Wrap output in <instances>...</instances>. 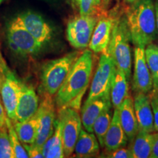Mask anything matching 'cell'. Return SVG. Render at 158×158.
Here are the masks:
<instances>
[{"label":"cell","mask_w":158,"mask_h":158,"mask_svg":"<svg viewBox=\"0 0 158 158\" xmlns=\"http://www.w3.org/2000/svg\"><path fill=\"white\" fill-rule=\"evenodd\" d=\"M0 158H13L7 126L0 127Z\"/></svg>","instance_id":"83f0119b"},{"label":"cell","mask_w":158,"mask_h":158,"mask_svg":"<svg viewBox=\"0 0 158 158\" xmlns=\"http://www.w3.org/2000/svg\"><path fill=\"white\" fill-rule=\"evenodd\" d=\"M116 65L107 50L101 53L95 73L92 78L89 93L85 102L97 98L110 97V90L113 81Z\"/></svg>","instance_id":"52a82bcc"},{"label":"cell","mask_w":158,"mask_h":158,"mask_svg":"<svg viewBox=\"0 0 158 158\" xmlns=\"http://www.w3.org/2000/svg\"><path fill=\"white\" fill-rule=\"evenodd\" d=\"M128 141L127 135L120 123L118 108H114L109 128L105 136L103 148L106 152L113 151L118 148L126 147Z\"/></svg>","instance_id":"e0dca14e"},{"label":"cell","mask_w":158,"mask_h":158,"mask_svg":"<svg viewBox=\"0 0 158 158\" xmlns=\"http://www.w3.org/2000/svg\"><path fill=\"white\" fill-rule=\"evenodd\" d=\"M81 54L80 51H74L60 58L49 61L43 65L40 73L43 92L51 96L57 93Z\"/></svg>","instance_id":"277c9868"},{"label":"cell","mask_w":158,"mask_h":158,"mask_svg":"<svg viewBox=\"0 0 158 158\" xmlns=\"http://www.w3.org/2000/svg\"><path fill=\"white\" fill-rule=\"evenodd\" d=\"M28 157L30 158H44L42 148L37 147L36 144H23Z\"/></svg>","instance_id":"4dcf8cb0"},{"label":"cell","mask_w":158,"mask_h":158,"mask_svg":"<svg viewBox=\"0 0 158 158\" xmlns=\"http://www.w3.org/2000/svg\"><path fill=\"white\" fill-rule=\"evenodd\" d=\"M18 137L23 144L35 143L38 133L39 121L37 113L34 116L23 122H13Z\"/></svg>","instance_id":"603a6c76"},{"label":"cell","mask_w":158,"mask_h":158,"mask_svg":"<svg viewBox=\"0 0 158 158\" xmlns=\"http://www.w3.org/2000/svg\"><path fill=\"white\" fill-rule=\"evenodd\" d=\"M102 1H103L104 2H107L109 1V0H102Z\"/></svg>","instance_id":"f35d334b"},{"label":"cell","mask_w":158,"mask_h":158,"mask_svg":"<svg viewBox=\"0 0 158 158\" xmlns=\"http://www.w3.org/2000/svg\"><path fill=\"white\" fill-rule=\"evenodd\" d=\"M6 126H7L10 141L12 149H13V158H28L29 157L27 151L18 137L16 132L13 127V122L7 116L6 118Z\"/></svg>","instance_id":"4316f807"},{"label":"cell","mask_w":158,"mask_h":158,"mask_svg":"<svg viewBox=\"0 0 158 158\" xmlns=\"http://www.w3.org/2000/svg\"><path fill=\"white\" fill-rule=\"evenodd\" d=\"M58 118L62 125L64 157H70L73 155L75 145L82 129L81 118L78 109L70 106L59 108Z\"/></svg>","instance_id":"ba28073f"},{"label":"cell","mask_w":158,"mask_h":158,"mask_svg":"<svg viewBox=\"0 0 158 158\" xmlns=\"http://www.w3.org/2000/svg\"><path fill=\"white\" fill-rule=\"evenodd\" d=\"M150 158H158V132H155V137L152 147Z\"/></svg>","instance_id":"d6a6232c"},{"label":"cell","mask_w":158,"mask_h":158,"mask_svg":"<svg viewBox=\"0 0 158 158\" xmlns=\"http://www.w3.org/2000/svg\"><path fill=\"white\" fill-rule=\"evenodd\" d=\"M133 106L137 118L138 129L148 133H154V117L149 94L136 92Z\"/></svg>","instance_id":"9a60e30c"},{"label":"cell","mask_w":158,"mask_h":158,"mask_svg":"<svg viewBox=\"0 0 158 158\" xmlns=\"http://www.w3.org/2000/svg\"><path fill=\"white\" fill-rule=\"evenodd\" d=\"M155 137V132L148 133L138 130L137 134L129 146L133 158H147L151 154L152 147Z\"/></svg>","instance_id":"44dd1931"},{"label":"cell","mask_w":158,"mask_h":158,"mask_svg":"<svg viewBox=\"0 0 158 158\" xmlns=\"http://www.w3.org/2000/svg\"><path fill=\"white\" fill-rule=\"evenodd\" d=\"M38 117V133L35 144L42 148L45 142L54 133L55 126V106L52 96L43 92V97L40 102L37 111Z\"/></svg>","instance_id":"9c48e42d"},{"label":"cell","mask_w":158,"mask_h":158,"mask_svg":"<svg viewBox=\"0 0 158 158\" xmlns=\"http://www.w3.org/2000/svg\"><path fill=\"white\" fill-rule=\"evenodd\" d=\"M118 12V8L116 7L109 13L106 11L99 19L89 44L91 51L100 54L107 50Z\"/></svg>","instance_id":"8fae6325"},{"label":"cell","mask_w":158,"mask_h":158,"mask_svg":"<svg viewBox=\"0 0 158 158\" xmlns=\"http://www.w3.org/2000/svg\"><path fill=\"white\" fill-rule=\"evenodd\" d=\"M92 70V52L86 50L76 59L62 86L55 94V103L58 109L64 106L78 109L81 96L89 84Z\"/></svg>","instance_id":"6da1fadb"},{"label":"cell","mask_w":158,"mask_h":158,"mask_svg":"<svg viewBox=\"0 0 158 158\" xmlns=\"http://www.w3.org/2000/svg\"><path fill=\"white\" fill-rule=\"evenodd\" d=\"M0 76V98L7 117L13 122L22 82L12 71Z\"/></svg>","instance_id":"30bf717a"},{"label":"cell","mask_w":158,"mask_h":158,"mask_svg":"<svg viewBox=\"0 0 158 158\" xmlns=\"http://www.w3.org/2000/svg\"><path fill=\"white\" fill-rule=\"evenodd\" d=\"M23 27L40 44L48 43L52 37V29L45 20L38 13L28 10L17 15Z\"/></svg>","instance_id":"4fadbf2b"},{"label":"cell","mask_w":158,"mask_h":158,"mask_svg":"<svg viewBox=\"0 0 158 158\" xmlns=\"http://www.w3.org/2000/svg\"><path fill=\"white\" fill-rule=\"evenodd\" d=\"M145 57L152 78L153 89L158 88V45L150 43L145 47Z\"/></svg>","instance_id":"484cf974"},{"label":"cell","mask_w":158,"mask_h":158,"mask_svg":"<svg viewBox=\"0 0 158 158\" xmlns=\"http://www.w3.org/2000/svg\"><path fill=\"white\" fill-rule=\"evenodd\" d=\"M131 41L135 46L145 48L157 37L155 2L137 0L124 9Z\"/></svg>","instance_id":"7a4b0ae2"},{"label":"cell","mask_w":158,"mask_h":158,"mask_svg":"<svg viewBox=\"0 0 158 158\" xmlns=\"http://www.w3.org/2000/svg\"><path fill=\"white\" fill-rule=\"evenodd\" d=\"M136 1H137V0H125L126 2L130 3V4H132V3L135 2H136Z\"/></svg>","instance_id":"8d00e7d4"},{"label":"cell","mask_w":158,"mask_h":158,"mask_svg":"<svg viewBox=\"0 0 158 158\" xmlns=\"http://www.w3.org/2000/svg\"><path fill=\"white\" fill-rule=\"evenodd\" d=\"M5 1V0H0V5H1Z\"/></svg>","instance_id":"74e56055"},{"label":"cell","mask_w":158,"mask_h":158,"mask_svg":"<svg viewBox=\"0 0 158 158\" xmlns=\"http://www.w3.org/2000/svg\"><path fill=\"white\" fill-rule=\"evenodd\" d=\"M120 123L129 141L135 138L138 131L137 118L133 106V99L128 95L118 108Z\"/></svg>","instance_id":"ac0fdd59"},{"label":"cell","mask_w":158,"mask_h":158,"mask_svg":"<svg viewBox=\"0 0 158 158\" xmlns=\"http://www.w3.org/2000/svg\"><path fill=\"white\" fill-rule=\"evenodd\" d=\"M131 37L125 14L118 11L112 29L107 52L116 67L123 71L130 81L132 70V54L130 43Z\"/></svg>","instance_id":"3957f363"},{"label":"cell","mask_w":158,"mask_h":158,"mask_svg":"<svg viewBox=\"0 0 158 158\" xmlns=\"http://www.w3.org/2000/svg\"><path fill=\"white\" fill-rule=\"evenodd\" d=\"M112 107L110 97L97 98L85 102L81 110L82 125L86 131L93 133V124L99 116L106 109Z\"/></svg>","instance_id":"2e32d148"},{"label":"cell","mask_w":158,"mask_h":158,"mask_svg":"<svg viewBox=\"0 0 158 158\" xmlns=\"http://www.w3.org/2000/svg\"><path fill=\"white\" fill-rule=\"evenodd\" d=\"M105 13L94 15L76 13V15L70 18L67 24L66 34L68 42L73 48L76 49L87 48L97 23Z\"/></svg>","instance_id":"5b68a950"},{"label":"cell","mask_w":158,"mask_h":158,"mask_svg":"<svg viewBox=\"0 0 158 158\" xmlns=\"http://www.w3.org/2000/svg\"><path fill=\"white\" fill-rule=\"evenodd\" d=\"M40 1L45 2L50 4V5H56V4L59 3L61 0H40Z\"/></svg>","instance_id":"d590c367"},{"label":"cell","mask_w":158,"mask_h":158,"mask_svg":"<svg viewBox=\"0 0 158 158\" xmlns=\"http://www.w3.org/2000/svg\"><path fill=\"white\" fill-rule=\"evenodd\" d=\"M7 38L11 51L23 56L37 54L43 46L23 27L17 16L7 24Z\"/></svg>","instance_id":"8992f818"},{"label":"cell","mask_w":158,"mask_h":158,"mask_svg":"<svg viewBox=\"0 0 158 158\" xmlns=\"http://www.w3.org/2000/svg\"><path fill=\"white\" fill-rule=\"evenodd\" d=\"M39 104L38 96L34 88L22 83L15 110V122H23L34 116L38 110Z\"/></svg>","instance_id":"5bb4252c"},{"label":"cell","mask_w":158,"mask_h":158,"mask_svg":"<svg viewBox=\"0 0 158 158\" xmlns=\"http://www.w3.org/2000/svg\"><path fill=\"white\" fill-rule=\"evenodd\" d=\"M100 147L93 133L81 129L74 147L75 157L88 158L96 157L100 153Z\"/></svg>","instance_id":"d6986e66"},{"label":"cell","mask_w":158,"mask_h":158,"mask_svg":"<svg viewBox=\"0 0 158 158\" xmlns=\"http://www.w3.org/2000/svg\"><path fill=\"white\" fill-rule=\"evenodd\" d=\"M5 110L2 102L1 98H0V127H4L6 126V118H7Z\"/></svg>","instance_id":"836d02e7"},{"label":"cell","mask_w":158,"mask_h":158,"mask_svg":"<svg viewBox=\"0 0 158 158\" xmlns=\"http://www.w3.org/2000/svg\"><path fill=\"white\" fill-rule=\"evenodd\" d=\"M155 21H156V32L158 37V0L155 2Z\"/></svg>","instance_id":"e575fe53"},{"label":"cell","mask_w":158,"mask_h":158,"mask_svg":"<svg viewBox=\"0 0 158 158\" xmlns=\"http://www.w3.org/2000/svg\"><path fill=\"white\" fill-rule=\"evenodd\" d=\"M149 96L153 112L155 131L158 132V92L153 89L149 93Z\"/></svg>","instance_id":"f1b7e54d"},{"label":"cell","mask_w":158,"mask_h":158,"mask_svg":"<svg viewBox=\"0 0 158 158\" xmlns=\"http://www.w3.org/2000/svg\"><path fill=\"white\" fill-rule=\"evenodd\" d=\"M69 2L76 13L81 15L102 14L106 12L101 0H69Z\"/></svg>","instance_id":"cb8c5ba5"},{"label":"cell","mask_w":158,"mask_h":158,"mask_svg":"<svg viewBox=\"0 0 158 158\" xmlns=\"http://www.w3.org/2000/svg\"><path fill=\"white\" fill-rule=\"evenodd\" d=\"M42 151L45 158L65 157L63 150L62 125L59 118L55 121L54 133L43 144Z\"/></svg>","instance_id":"7402d4cb"},{"label":"cell","mask_w":158,"mask_h":158,"mask_svg":"<svg viewBox=\"0 0 158 158\" xmlns=\"http://www.w3.org/2000/svg\"><path fill=\"white\" fill-rule=\"evenodd\" d=\"M11 70H10L8 65L7 64V62L4 59L1 51H0V75H6Z\"/></svg>","instance_id":"1f68e13d"},{"label":"cell","mask_w":158,"mask_h":158,"mask_svg":"<svg viewBox=\"0 0 158 158\" xmlns=\"http://www.w3.org/2000/svg\"><path fill=\"white\" fill-rule=\"evenodd\" d=\"M134 71L132 86L135 92L149 94L153 89V83L145 57V48L135 46Z\"/></svg>","instance_id":"7c38bea8"},{"label":"cell","mask_w":158,"mask_h":158,"mask_svg":"<svg viewBox=\"0 0 158 158\" xmlns=\"http://www.w3.org/2000/svg\"><path fill=\"white\" fill-rule=\"evenodd\" d=\"M111 107L106 109L98 116L93 124V132L101 148L104 147V139L112 118Z\"/></svg>","instance_id":"d4e9b609"},{"label":"cell","mask_w":158,"mask_h":158,"mask_svg":"<svg viewBox=\"0 0 158 158\" xmlns=\"http://www.w3.org/2000/svg\"><path fill=\"white\" fill-rule=\"evenodd\" d=\"M106 157L110 158H133L131 149L129 146L118 148L110 152H106L105 153Z\"/></svg>","instance_id":"f546056e"},{"label":"cell","mask_w":158,"mask_h":158,"mask_svg":"<svg viewBox=\"0 0 158 158\" xmlns=\"http://www.w3.org/2000/svg\"><path fill=\"white\" fill-rule=\"evenodd\" d=\"M129 95V81L123 71L116 67L110 90V98L114 108H118Z\"/></svg>","instance_id":"ffe728a7"},{"label":"cell","mask_w":158,"mask_h":158,"mask_svg":"<svg viewBox=\"0 0 158 158\" xmlns=\"http://www.w3.org/2000/svg\"><path fill=\"white\" fill-rule=\"evenodd\" d=\"M156 90H157V92H158V88H157V89H156Z\"/></svg>","instance_id":"ab89813d"}]
</instances>
